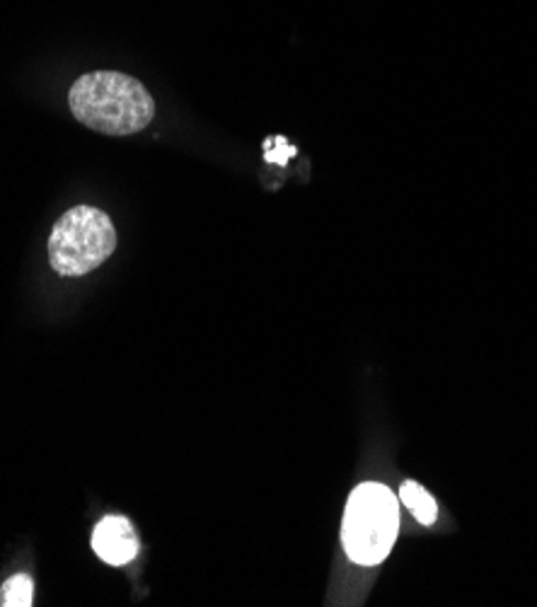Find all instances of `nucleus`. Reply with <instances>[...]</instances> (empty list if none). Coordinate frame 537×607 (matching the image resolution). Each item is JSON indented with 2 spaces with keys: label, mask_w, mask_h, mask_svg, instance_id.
Wrapping results in <instances>:
<instances>
[{
  "label": "nucleus",
  "mask_w": 537,
  "mask_h": 607,
  "mask_svg": "<svg viewBox=\"0 0 537 607\" xmlns=\"http://www.w3.org/2000/svg\"><path fill=\"white\" fill-rule=\"evenodd\" d=\"M73 117L105 136H133L153 121L155 102L141 80L117 71L85 73L68 93Z\"/></svg>",
  "instance_id": "obj_1"
},
{
  "label": "nucleus",
  "mask_w": 537,
  "mask_h": 607,
  "mask_svg": "<svg viewBox=\"0 0 537 607\" xmlns=\"http://www.w3.org/2000/svg\"><path fill=\"white\" fill-rule=\"evenodd\" d=\"M399 506L395 494L378 481L358 485L346 503L342 542L356 564L376 566L397 540Z\"/></svg>",
  "instance_id": "obj_2"
},
{
  "label": "nucleus",
  "mask_w": 537,
  "mask_h": 607,
  "mask_svg": "<svg viewBox=\"0 0 537 607\" xmlns=\"http://www.w3.org/2000/svg\"><path fill=\"white\" fill-rule=\"evenodd\" d=\"M117 232L105 210L76 206L49 235V264L61 277L90 274L115 254Z\"/></svg>",
  "instance_id": "obj_3"
},
{
  "label": "nucleus",
  "mask_w": 537,
  "mask_h": 607,
  "mask_svg": "<svg viewBox=\"0 0 537 607\" xmlns=\"http://www.w3.org/2000/svg\"><path fill=\"white\" fill-rule=\"evenodd\" d=\"M93 550L107 564H129L139 554V538L131 520L121 516H107L97 523L93 532Z\"/></svg>",
  "instance_id": "obj_4"
},
{
  "label": "nucleus",
  "mask_w": 537,
  "mask_h": 607,
  "mask_svg": "<svg viewBox=\"0 0 537 607\" xmlns=\"http://www.w3.org/2000/svg\"><path fill=\"white\" fill-rule=\"evenodd\" d=\"M399 497H402L409 513L415 516L421 525H431L436 516H439V506H436L431 494L419 487L417 481H405L402 489H399Z\"/></svg>",
  "instance_id": "obj_5"
},
{
  "label": "nucleus",
  "mask_w": 537,
  "mask_h": 607,
  "mask_svg": "<svg viewBox=\"0 0 537 607\" xmlns=\"http://www.w3.org/2000/svg\"><path fill=\"white\" fill-rule=\"evenodd\" d=\"M34 596V584L28 574H18L6 581L3 605L8 607H30Z\"/></svg>",
  "instance_id": "obj_6"
}]
</instances>
